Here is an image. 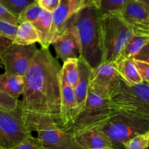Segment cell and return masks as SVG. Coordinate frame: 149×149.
<instances>
[{"label":"cell","mask_w":149,"mask_h":149,"mask_svg":"<svg viewBox=\"0 0 149 149\" xmlns=\"http://www.w3.org/2000/svg\"><path fill=\"white\" fill-rule=\"evenodd\" d=\"M61 70L49 49H38L24 77L21 100L31 132L47 124L61 128Z\"/></svg>","instance_id":"cell-1"},{"label":"cell","mask_w":149,"mask_h":149,"mask_svg":"<svg viewBox=\"0 0 149 149\" xmlns=\"http://www.w3.org/2000/svg\"><path fill=\"white\" fill-rule=\"evenodd\" d=\"M65 31H71L75 34L79 48V56L81 57L93 69L102 63L101 15L93 4L70 15Z\"/></svg>","instance_id":"cell-2"},{"label":"cell","mask_w":149,"mask_h":149,"mask_svg":"<svg viewBox=\"0 0 149 149\" xmlns=\"http://www.w3.org/2000/svg\"><path fill=\"white\" fill-rule=\"evenodd\" d=\"M109 103L114 113L121 112L149 122V84L147 83L129 85L121 79Z\"/></svg>","instance_id":"cell-3"},{"label":"cell","mask_w":149,"mask_h":149,"mask_svg":"<svg viewBox=\"0 0 149 149\" xmlns=\"http://www.w3.org/2000/svg\"><path fill=\"white\" fill-rule=\"evenodd\" d=\"M102 63H113L133 33L117 13L101 15Z\"/></svg>","instance_id":"cell-4"},{"label":"cell","mask_w":149,"mask_h":149,"mask_svg":"<svg viewBox=\"0 0 149 149\" xmlns=\"http://www.w3.org/2000/svg\"><path fill=\"white\" fill-rule=\"evenodd\" d=\"M98 127L110 141L113 149H125V143L149 130V122L116 112Z\"/></svg>","instance_id":"cell-5"},{"label":"cell","mask_w":149,"mask_h":149,"mask_svg":"<svg viewBox=\"0 0 149 149\" xmlns=\"http://www.w3.org/2000/svg\"><path fill=\"white\" fill-rule=\"evenodd\" d=\"M19 100L15 109L0 106V147L10 149L31 135Z\"/></svg>","instance_id":"cell-6"},{"label":"cell","mask_w":149,"mask_h":149,"mask_svg":"<svg viewBox=\"0 0 149 149\" xmlns=\"http://www.w3.org/2000/svg\"><path fill=\"white\" fill-rule=\"evenodd\" d=\"M114 112L111 108L109 99L90 90L84 109L79 113L74 123L65 131L74 135L99 127Z\"/></svg>","instance_id":"cell-7"},{"label":"cell","mask_w":149,"mask_h":149,"mask_svg":"<svg viewBox=\"0 0 149 149\" xmlns=\"http://www.w3.org/2000/svg\"><path fill=\"white\" fill-rule=\"evenodd\" d=\"M37 51L35 44L22 45L13 42L1 54L5 73L25 77Z\"/></svg>","instance_id":"cell-8"},{"label":"cell","mask_w":149,"mask_h":149,"mask_svg":"<svg viewBox=\"0 0 149 149\" xmlns=\"http://www.w3.org/2000/svg\"><path fill=\"white\" fill-rule=\"evenodd\" d=\"M35 131L43 149H83L77 143L72 133L53 124L41 125Z\"/></svg>","instance_id":"cell-9"},{"label":"cell","mask_w":149,"mask_h":149,"mask_svg":"<svg viewBox=\"0 0 149 149\" xmlns=\"http://www.w3.org/2000/svg\"><path fill=\"white\" fill-rule=\"evenodd\" d=\"M120 79L114 63H102L95 68L92 69L90 90L109 100Z\"/></svg>","instance_id":"cell-10"},{"label":"cell","mask_w":149,"mask_h":149,"mask_svg":"<svg viewBox=\"0 0 149 149\" xmlns=\"http://www.w3.org/2000/svg\"><path fill=\"white\" fill-rule=\"evenodd\" d=\"M118 14L133 35L149 36V9L139 0H132Z\"/></svg>","instance_id":"cell-11"},{"label":"cell","mask_w":149,"mask_h":149,"mask_svg":"<svg viewBox=\"0 0 149 149\" xmlns=\"http://www.w3.org/2000/svg\"><path fill=\"white\" fill-rule=\"evenodd\" d=\"M61 128L66 130L79 114L74 89L67 85L61 77Z\"/></svg>","instance_id":"cell-12"},{"label":"cell","mask_w":149,"mask_h":149,"mask_svg":"<svg viewBox=\"0 0 149 149\" xmlns=\"http://www.w3.org/2000/svg\"><path fill=\"white\" fill-rule=\"evenodd\" d=\"M51 45H53L57 58L63 62L70 58H78L79 55L78 41L71 31H65L58 36Z\"/></svg>","instance_id":"cell-13"},{"label":"cell","mask_w":149,"mask_h":149,"mask_svg":"<svg viewBox=\"0 0 149 149\" xmlns=\"http://www.w3.org/2000/svg\"><path fill=\"white\" fill-rule=\"evenodd\" d=\"M78 68L79 79L74 88V93L79 113L84 109L87 101L90 90V76L93 68L80 56L78 57Z\"/></svg>","instance_id":"cell-14"},{"label":"cell","mask_w":149,"mask_h":149,"mask_svg":"<svg viewBox=\"0 0 149 149\" xmlns=\"http://www.w3.org/2000/svg\"><path fill=\"white\" fill-rule=\"evenodd\" d=\"M77 143L83 149L113 148L110 141L98 127L74 134Z\"/></svg>","instance_id":"cell-15"},{"label":"cell","mask_w":149,"mask_h":149,"mask_svg":"<svg viewBox=\"0 0 149 149\" xmlns=\"http://www.w3.org/2000/svg\"><path fill=\"white\" fill-rule=\"evenodd\" d=\"M70 15L71 14L69 1L60 0L58 7L52 13V23L50 32L51 44L58 36L63 33L67 20Z\"/></svg>","instance_id":"cell-16"},{"label":"cell","mask_w":149,"mask_h":149,"mask_svg":"<svg viewBox=\"0 0 149 149\" xmlns=\"http://www.w3.org/2000/svg\"><path fill=\"white\" fill-rule=\"evenodd\" d=\"M24 77L13 74H0V91L15 100L23 94L24 89Z\"/></svg>","instance_id":"cell-17"},{"label":"cell","mask_w":149,"mask_h":149,"mask_svg":"<svg viewBox=\"0 0 149 149\" xmlns=\"http://www.w3.org/2000/svg\"><path fill=\"white\" fill-rule=\"evenodd\" d=\"M121 79L129 85H135L143 82L134 63L133 59L119 58L114 63Z\"/></svg>","instance_id":"cell-18"},{"label":"cell","mask_w":149,"mask_h":149,"mask_svg":"<svg viewBox=\"0 0 149 149\" xmlns=\"http://www.w3.org/2000/svg\"><path fill=\"white\" fill-rule=\"evenodd\" d=\"M52 13L44 10L39 18L32 24L37 31L39 36V44L42 49H49L50 42V32L52 28Z\"/></svg>","instance_id":"cell-19"},{"label":"cell","mask_w":149,"mask_h":149,"mask_svg":"<svg viewBox=\"0 0 149 149\" xmlns=\"http://www.w3.org/2000/svg\"><path fill=\"white\" fill-rule=\"evenodd\" d=\"M13 42L18 45H33L39 43V36L37 31L31 23L25 22L18 25Z\"/></svg>","instance_id":"cell-20"},{"label":"cell","mask_w":149,"mask_h":149,"mask_svg":"<svg viewBox=\"0 0 149 149\" xmlns=\"http://www.w3.org/2000/svg\"><path fill=\"white\" fill-rule=\"evenodd\" d=\"M61 77L67 85L75 88L79 79L78 58H70L64 61L61 67Z\"/></svg>","instance_id":"cell-21"},{"label":"cell","mask_w":149,"mask_h":149,"mask_svg":"<svg viewBox=\"0 0 149 149\" xmlns=\"http://www.w3.org/2000/svg\"><path fill=\"white\" fill-rule=\"evenodd\" d=\"M149 43V36L133 35L125 45L119 58L133 59L143 47Z\"/></svg>","instance_id":"cell-22"},{"label":"cell","mask_w":149,"mask_h":149,"mask_svg":"<svg viewBox=\"0 0 149 149\" xmlns=\"http://www.w3.org/2000/svg\"><path fill=\"white\" fill-rule=\"evenodd\" d=\"M132 0H93V5L101 15L119 13Z\"/></svg>","instance_id":"cell-23"},{"label":"cell","mask_w":149,"mask_h":149,"mask_svg":"<svg viewBox=\"0 0 149 149\" xmlns=\"http://www.w3.org/2000/svg\"><path fill=\"white\" fill-rule=\"evenodd\" d=\"M43 10H44L39 6L37 1H34L30 5L28 6L27 7H26L20 13L17 17L18 23L20 24V23H25V22H29V23H33L39 18Z\"/></svg>","instance_id":"cell-24"},{"label":"cell","mask_w":149,"mask_h":149,"mask_svg":"<svg viewBox=\"0 0 149 149\" xmlns=\"http://www.w3.org/2000/svg\"><path fill=\"white\" fill-rule=\"evenodd\" d=\"M34 1H36L35 0H0V3L17 18L20 13L26 7Z\"/></svg>","instance_id":"cell-25"},{"label":"cell","mask_w":149,"mask_h":149,"mask_svg":"<svg viewBox=\"0 0 149 149\" xmlns=\"http://www.w3.org/2000/svg\"><path fill=\"white\" fill-rule=\"evenodd\" d=\"M149 148V130L136 135L124 144L125 149H148Z\"/></svg>","instance_id":"cell-26"},{"label":"cell","mask_w":149,"mask_h":149,"mask_svg":"<svg viewBox=\"0 0 149 149\" xmlns=\"http://www.w3.org/2000/svg\"><path fill=\"white\" fill-rule=\"evenodd\" d=\"M10 149H43L37 138L31 135L27 138Z\"/></svg>","instance_id":"cell-27"},{"label":"cell","mask_w":149,"mask_h":149,"mask_svg":"<svg viewBox=\"0 0 149 149\" xmlns=\"http://www.w3.org/2000/svg\"><path fill=\"white\" fill-rule=\"evenodd\" d=\"M17 26L10 24L4 20H0V35L14 40Z\"/></svg>","instance_id":"cell-28"},{"label":"cell","mask_w":149,"mask_h":149,"mask_svg":"<svg viewBox=\"0 0 149 149\" xmlns=\"http://www.w3.org/2000/svg\"><path fill=\"white\" fill-rule=\"evenodd\" d=\"M133 61L143 81L149 84V63L134 59Z\"/></svg>","instance_id":"cell-29"},{"label":"cell","mask_w":149,"mask_h":149,"mask_svg":"<svg viewBox=\"0 0 149 149\" xmlns=\"http://www.w3.org/2000/svg\"><path fill=\"white\" fill-rule=\"evenodd\" d=\"M68 1H69L71 15L87 6L93 4V0H68Z\"/></svg>","instance_id":"cell-30"},{"label":"cell","mask_w":149,"mask_h":149,"mask_svg":"<svg viewBox=\"0 0 149 149\" xmlns=\"http://www.w3.org/2000/svg\"><path fill=\"white\" fill-rule=\"evenodd\" d=\"M0 20H4L13 26H18L19 25L17 17L12 15L1 3H0Z\"/></svg>","instance_id":"cell-31"},{"label":"cell","mask_w":149,"mask_h":149,"mask_svg":"<svg viewBox=\"0 0 149 149\" xmlns=\"http://www.w3.org/2000/svg\"><path fill=\"white\" fill-rule=\"evenodd\" d=\"M19 100H15L0 91V106L7 109H15L18 103Z\"/></svg>","instance_id":"cell-32"},{"label":"cell","mask_w":149,"mask_h":149,"mask_svg":"<svg viewBox=\"0 0 149 149\" xmlns=\"http://www.w3.org/2000/svg\"><path fill=\"white\" fill-rule=\"evenodd\" d=\"M37 3L43 10L52 13L60 4V0H37Z\"/></svg>","instance_id":"cell-33"},{"label":"cell","mask_w":149,"mask_h":149,"mask_svg":"<svg viewBox=\"0 0 149 149\" xmlns=\"http://www.w3.org/2000/svg\"><path fill=\"white\" fill-rule=\"evenodd\" d=\"M137 61H143V62L149 63V43L143 47L141 50L136 55V56L133 58Z\"/></svg>","instance_id":"cell-34"},{"label":"cell","mask_w":149,"mask_h":149,"mask_svg":"<svg viewBox=\"0 0 149 149\" xmlns=\"http://www.w3.org/2000/svg\"><path fill=\"white\" fill-rule=\"evenodd\" d=\"M13 42V41L12 40V39L6 37V36L0 35V67H3L2 61H1V52H2V51L4 50L6 47H7L10 45H11Z\"/></svg>","instance_id":"cell-35"},{"label":"cell","mask_w":149,"mask_h":149,"mask_svg":"<svg viewBox=\"0 0 149 149\" xmlns=\"http://www.w3.org/2000/svg\"><path fill=\"white\" fill-rule=\"evenodd\" d=\"M139 1H141L142 3H143V4L149 9V0H139Z\"/></svg>","instance_id":"cell-36"},{"label":"cell","mask_w":149,"mask_h":149,"mask_svg":"<svg viewBox=\"0 0 149 149\" xmlns=\"http://www.w3.org/2000/svg\"><path fill=\"white\" fill-rule=\"evenodd\" d=\"M101 149H113V148H101Z\"/></svg>","instance_id":"cell-37"},{"label":"cell","mask_w":149,"mask_h":149,"mask_svg":"<svg viewBox=\"0 0 149 149\" xmlns=\"http://www.w3.org/2000/svg\"><path fill=\"white\" fill-rule=\"evenodd\" d=\"M0 149H3V148H1V147H0Z\"/></svg>","instance_id":"cell-38"},{"label":"cell","mask_w":149,"mask_h":149,"mask_svg":"<svg viewBox=\"0 0 149 149\" xmlns=\"http://www.w3.org/2000/svg\"><path fill=\"white\" fill-rule=\"evenodd\" d=\"M35 1H37V0H35Z\"/></svg>","instance_id":"cell-39"},{"label":"cell","mask_w":149,"mask_h":149,"mask_svg":"<svg viewBox=\"0 0 149 149\" xmlns=\"http://www.w3.org/2000/svg\"></svg>","instance_id":"cell-40"}]
</instances>
